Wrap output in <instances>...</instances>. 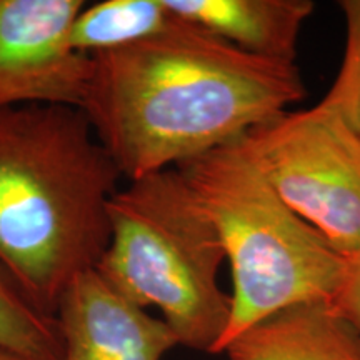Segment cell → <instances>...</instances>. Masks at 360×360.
Returning a JSON list of instances; mask_svg holds the SVG:
<instances>
[{
    "mask_svg": "<svg viewBox=\"0 0 360 360\" xmlns=\"http://www.w3.org/2000/svg\"><path fill=\"white\" fill-rule=\"evenodd\" d=\"M90 58L80 109L125 180L237 141L305 96L297 64L255 57L184 19Z\"/></svg>",
    "mask_w": 360,
    "mask_h": 360,
    "instance_id": "1",
    "label": "cell"
},
{
    "mask_svg": "<svg viewBox=\"0 0 360 360\" xmlns=\"http://www.w3.org/2000/svg\"><path fill=\"white\" fill-rule=\"evenodd\" d=\"M122 179L79 107L0 110V267L42 312L101 262Z\"/></svg>",
    "mask_w": 360,
    "mask_h": 360,
    "instance_id": "2",
    "label": "cell"
},
{
    "mask_svg": "<svg viewBox=\"0 0 360 360\" xmlns=\"http://www.w3.org/2000/svg\"><path fill=\"white\" fill-rule=\"evenodd\" d=\"M177 169L231 264L232 312L220 354L281 310L330 304L347 259L281 199L238 139Z\"/></svg>",
    "mask_w": 360,
    "mask_h": 360,
    "instance_id": "3",
    "label": "cell"
},
{
    "mask_svg": "<svg viewBox=\"0 0 360 360\" xmlns=\"http://www.w3.org/2000/svg\"><path fill=\"white\" fill-rule=\"evenodd\" d=\"M110 240L97 270L142 309L160 312L179 345L220 354L232 297L225 250L177 167L127 180L109 204Z\"/></svg>",
    "mask_w": 360,
    "mask_h": 360,
    "instance_id": "4",
    "label": "cell"
},
{
    "mask_svg": "<svg viewBox=\"0 0 360 360\" xmlns=\"http://www.w3.org/2000/svg\"><path fill=\"white\" fill-rule=\"evenodd\" d=\"M281 199L345 259L360 250V134L319 102L238 139Z\"/></svg>",
    "mask_w": 360,
    "mask_h": 360,
    "instance_id": "5",
    "label": "cell"
},
{
    "mask_svg": "<svg viewBox=\"0 0 360 360\" xmlns=\"http://www.w3.org/2000/svg\"><path fill=\"white\" fill-rule=\"evenodd\" d=\"M82 0H0V110L82 107L92 58L70 47Z\"/></svg>",
    "mask_w": 360,
    "mask_h": 360,
    "instance_id": "6",
    "label": "cell"
},
{
    "mask_svg": "<svg viewBox=\"0 0 360 360\" xmlns=\"http://www.w3.org/2000/svg\"><path fill=\"white\" fill-rule=\"evenodd\" d=\"M62 360H162L177 347L174 332L90 269L72 281L56 314Z\"/></svg>",
    "mask_w": 360,
    "mask_h": 360,
    "instance_id": "7",
    "label": "cell"
},
{
    "mask_svg": "<svg viewBox=\"0 0 360 360\" xmlns=\"http://www.w3.org/2000/svg\"><path fill=\"white\" fill-rule=\"evenodd\" d=\"M180 19L255 57L295 64L310 0H165Z\"/></svg>",
    "mask_w": 360,
    "mask_h": 360,
    "instance_id": "8",
    "label": "cell"
},
{
    "mask_svg": "<svg viewBox=\"0 0 360 360\" xmlns=\"http://www.w3.org/2000/svg\"><path fill=\"white\" fill-rule=\"evenodd\" d=\"M229 360H360V335L328 302L281 310L237 335Z\"/></svg>",
    "mask_w": 360,
    "mask_h": 360,
    "instance_id": "9",
    "label": "cell"
},
{
    "mask_svg": "<svg viewBox=\"0 0 360 360\" xmlns=\"http://www.w3.org/2000/svg\"><path fill=\"white\" fill-rule=\"evenodd\" d=\"M179 22L165 0H102L82 7L69 42L75 52L97 57L155 37Z\"/></svg>",
    "mask_w": 360,
    "mask_h": 360,
    "instance_id": "10",
    "label": "cell"
},
{
    "mask_svg": "<svg viewBox=\"0 0 360 360\" xmlns=\"http://www.w3.org/2000/svg\"><path fill=\"white\" fill-rule=\"evenodd\" d=\"M0 350L22 360H62L64 355L56 317L35 307L2 267Z\"/></svg>",
    "mask_w": 360,
    "mask_h": 360,
    "instance_id": "11",
    "label": "cell"
},
{
    "mask_svg": "<svg viewBox=\"0 0 360 360\" xmlns=\"http://www.w3.org/2000/svg\"><path fill=\"white\" fill-rule=\"evenodd\" d=\"M345 20V49L339 74L322 98L360 134V0L339 4Z\"/></svg>",
    "mask_w": 360,
    "mask_h": 360,
    "instance_id": "12",
    "label": "cell"
},
{
    "mask_svg": "<svg viewBox=\"0 0 360 360\" xmlns=\"http://www.w3.org/2000/svg\"><path fill=\"white\" fill-rule=\"evenodd\" d=\"M330 305L360 335V250L347 257L344 277Z\"/></svg>",
    "mask_w": 360,
    "mask_h": 360,
    "instance_id": "13",
    "label": "cell"
},
{
    "mask_svg": "<svg viewBox=\"0 0 360 360\" xmlns=\"http://www.w3.org/2000/svg\"><path fill=\"white\" fill-rule=\"evenodd\" d=\"M0 360H22V359L13 357V355L7 354V352H2V350H0Z\"/></svg>",
    "mask_w": 360,
    "mask_h": 360,
    "instance_id": "14",
    "label": "cell"
}]
</instances>
